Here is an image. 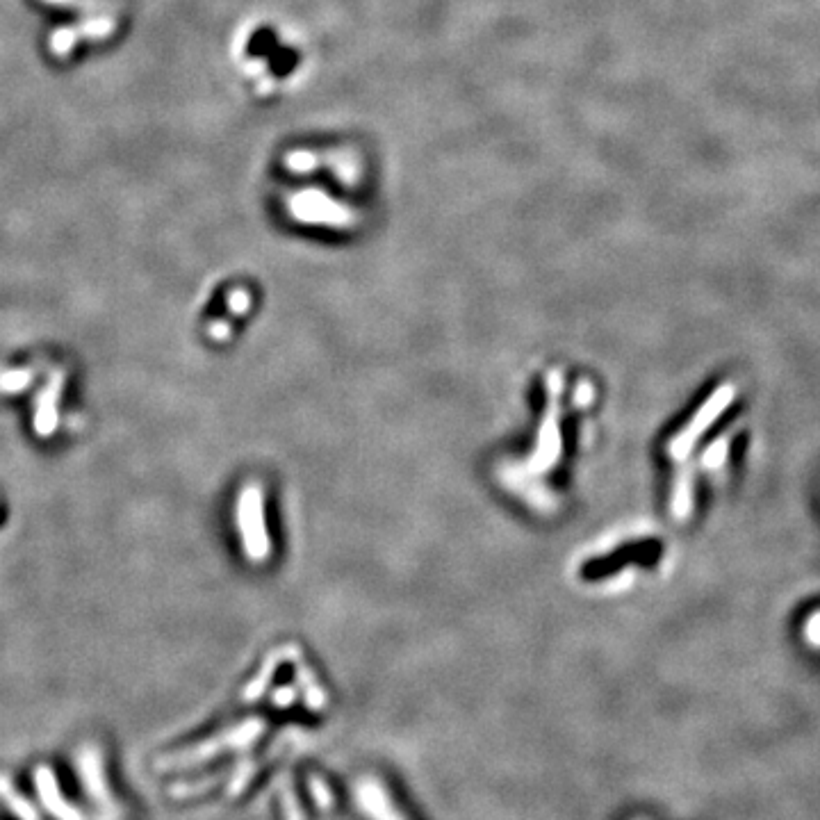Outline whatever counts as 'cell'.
I'll list each match as a JSON object with an SVG mask.
<instances>
[{"mask_svg":"<svg viewBox=\"0 0 820 820\" xmlns=\"http://www.w3.org/2000/svg\"><path fill=\"white\" fill-rule=\"evenodd\" d=\"M734 399H736L734 385L732 383L720 385V388L713 392V395L700 406V410H697V413L693 415V420L688 422L684 429L670 440V445H668L670 458H675V461H682V458H686L688 454H691V449L697 445V440L702 438V433L707 431L709 426L716 424L718 417L734 404Z\"/></svg>","mask_w":820,"mask_h":820,"instance_id":"obj_1","label":"cell"},{"mask_svg":"<svg viewBox=\"0 0 820 820\" xmlns=\"http://www.w3.org/2000/svg\"><path fill=\"white\" fill-rule=\"evenodd\" d=\"M117 19L114 16H96L80 26H64L57 28L51 39H48V48L55 60H67L69 53L76 48L82 39H108L117 30Z\"/></svg>","mask_w":820,"mask_h":820,"instance_id":"obj_2","label":"cell"},{"mask_svg":"<svg viewBox=\"0 0 820 820\" xmlns=\"http://www.w3.org/2000/svg\"><path fill=\"white\" fill-rule=\"evenodd\" d=\"M60 390H62V379L60 376H53L51 383H48V388L44 390V395L39 399V410H37V417H35V429L41 433V436H48L55 429L57 424V397H60Z\"/></svg>","mask_w":820,"mask_h":820,"instance_id":"obj_3","label":"cell"},{"mask_svg":"<svg viewBox=\"0 0 820 820\" xmlns=\"http://www.w3.org/2000/svg\"><path fill=\"white\" fill-rule=\"evenodd\" d=\"M44 3L55 7H67V10L78 12H110L121 7L117 0H44Z\"/></svg>","mask_w":820,"mask_h":820,"instance_id":"obj_4","label":"cell"},{"mask_svg":"<svg viewBox=\"0 0 820 820\" xmlns=\"http://www.w3.org/2000/svg\"><path fill=\"white\" fill-rule=\"evenodd\" d=\"M691 492H693V486L688 477H684L677 483L675 495H672V515H675V518L682 520L686 518L688 511H691Z\"/></svg>","mask_w":820,"mask_h":820,"instance_id":"obj_5","label":"cell"},{"mask_svg":"<svg viewBox=\"0 0 820 820\" xmlns=\"http://www.w3.org/2000/svg\"><path fill=\"white\" fill-rule=\"evenodd\" d=\"M727 445H729V440H727V436H723V438H718L716 442H713V445L704 451V456H702V465L707 467V470H718L720 465L725 463V458H727Z\"/></svg>","mask_w":820,"mask_h":820,"instance_id":"obj_6","label":"cell"},{"mask_svg":"<svg viewBox=\"0 0 820 820\" xmlns=\"http://www.w3.org/2000/svg\"><path fill=\"white\" fill-rule=\"evenodd\" d=\"M28 372H7L3 379H0V390L5 392H16V390H23L28 385Z\"/></svg>","mask_w":820,"mask_h":820,"instance_id":"obj_7","label":"cell"},{"mask_svg":"<svg viewBox=\"0 0 820 820\" xmlns=\"http://www.w3.org/2000/svg\"><path fill=\"white\" fill-rule=\"evenodd\" d=\"M805 636H807V641H809L811 645L820 647V611H816V613L811 615V618L807 620Z\"/></svg>","mask_w":820,"mask_h":820,"instance_id":"obj_8","label":"cell"}]
</instances>
